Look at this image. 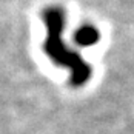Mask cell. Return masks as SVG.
Returning <instances> with one entry per match:
<instances>
[{"mask_svg": "<svg viewBox=\"0 0 134 134\" xmlns=\"http://www.w3.org/2000/svg\"><path fill=\"white\" fill-rule=\"evenodd\" d=\"M43 22L48 29L46 40L43 43V49L57 65L66 66L71 69V83L74 86H80L88 80L91 74V68L86 62L82 60L77 53L68 49L63 43L62 32L65 25V14L60 8L51 6L43 13Z\"/></svg>", "mask_w": 134, "mask_h": 134, "instance_id": "6da1fadb", "label": "cell"}, {"mask_svg": "<svg viewBox=\"0 0 134 134\" xmlns=\"http://www.w3.org/2000/svg\"><path fill=\"white\" fill-rule=\"evenodd\" d=\"M74 40L79 46H91L99 40V31L91 25H85L77 29Z\"/></svg>", "mask_w": 134, "mask_h": 134, "instance_id": "7a4b0ae2", "label": "cell"}]
</instances>
